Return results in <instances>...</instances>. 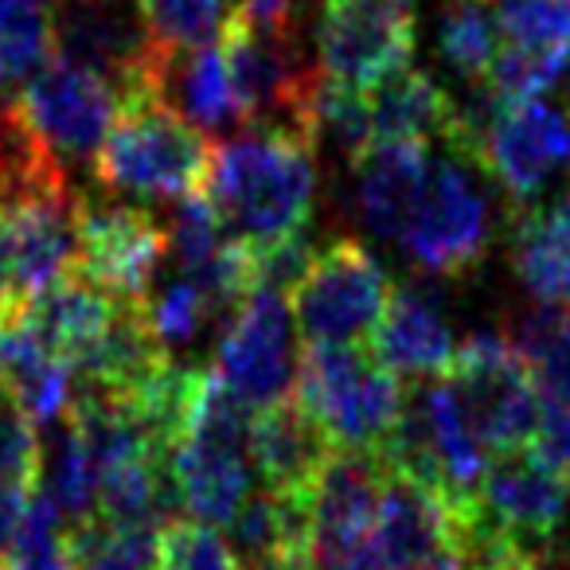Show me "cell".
<instances>
[{
    "label": "cell",
    "mask_w": 570,
    "mask_h": 570,
    "mask_svg": "<svg viewBox=\"0 0 570 570\" xmlns=\"http://www.w3.org/2000/svg\"><path fill=\"white\" fill-rule=\"evenodd\" d=\"M317 184V145L309 137L250 121L215 149L207 191L227 230L258 246L309 227Z\"/></svg>",
    "instance_id": "6da1fadb"
},
{
    "label": "cell",
    "mask_w": 570,
    "mask_h": 570,
    "mask_svg": "<svg viewBox=\"0 0 570 570\" xmlns=\"http://www.w3.org/2000/svg\"><path fill=\"white\" fill-rule=\"evenodd\" d=\"M212 160L215 149L204 129L157 95H129L95 157V180L110 196L184 199L207 188Z\"/></svg>",
    "instance_id": "7a4b0ae2"
},
{
    "label": "cell",
    "mask_w": 570,
    "mask_h": 570,
    "mask_svg": "<svg viewBox=\"0 0 570 570\" xmlns=\"http://www.w3.org/2000/svg\"><path fill=\"white\" fill-rule=\"evenodd\" d=\"M294 403L333 450H383L403 419L406 391L372 344H305Z\"/></svg>",
    "instance_id": "3957f363"
},
{
    "label": "cell",
    "mask_w": 570,
    "mask_h": 570,
    "mask_svg": "<svg viewBox=\"0 0 570 570\" xmlns=\"http://www.w3.org/2000/svg\"><path fill=\"white\" fill-rule=\"evenodd\" d=\"M492 235H497V212L489 188L476 176L473 160L453 153L430 168L426 188L399 246L419 274L461 277L484 262Z\"/></svg>",
    "instance_id": "277c9868"
},
{
    "label": "cell",
    "mask_w": 570,
    "mask_h": 570,
    "mask_svg": "<svg viewBox=\"0 0 570 570\" xmlns=\"http://www.w3.org/2000/svg\"><path fill=\"white\" fill-rule=\"evenodd\" d=\"M32 137L71 173L75 165H90L110 134L121 110V95L87 67L71 63L56 51L12 98Z\"/></svg>",
    "instance_id": "5b68a950"
},
{
    "label": "cell",
    "mask_w": 570,
    "mask_h": 570,
    "mask_svg": "<svg viewBox=\"0 0 570 570\" xmlns=\"http://www.w3.org/2000/svg\"><path fill=\"white\" fill-rule=\"evenodd\" d=\"M387 302V269L367 246L356 238H333L294 289V317L309 344H372Z\"/></svg>",
    "instance_id": "8992f818"
},
{
    "label": "cell",
    "mask_w": 570,
    "mask_h": 570,
    "mask_svg": "<svg viewBox=\"0 0 570 570\" xmlns=\"http://www.w3.org/2000/svg\"><path fill=\"white\" fill-rule=\"evenodd\" d=\"M51 40L59 56L102 75L121 98L153 95L165 59L137 0H56Z\"/></svg>",
    "instance_id": "52a82bcc"
},
{
    "label": "cell",
    "mask_w": 570,
    "mask_h": 570,
    "mask_svg": "<svg viewBox=\"0 0 570 570\" xmlns=\"http://www.w3.org/2000/svg\"><path fill=\"white\" fill-rule=\"evenodd\" d=\"M297 317L277 289H254L215 344V375L254 414L285 403L297 383Z\"/></svg>",
    "instance_id": "ba28073f"
},
{
    "label": "cell",
    "mask_w": 570,
    "mask_h": 570,
    "mask_svg": "<svg viewBox=\"0 0 570 570\" xmlns=\"http://www.w3.org/2000/svg\"><path fill=\"white\" fill-rule=\"evenodd\" d=\"M450 380L489 453H504V458L523 453L531 430H535L543 395H539L535 380L528 375L512 341L489 333V328L473 333L458 348Z\"/></svg>",
    "instance_id": "9c48e42d"
},
{
    "label": "cell",
    "mask_w": 570,
    "mask_h": 570,
    "mask_svg": "<svg viewBox=\"0 0 570 570\" xmlns=\"http://www.w3.org/2000/svg\"><path fill=\"white\" fill-rule=\"evenodd\" d=\"M419 0H325L317 63L328 82L367 90L411 67Z\"/></svg>",
    "instance_id": "30bf717a"
},
{
    "label": "cell",
    "mask_w": 570,
    "mask_h": 570,
    "mask_svg": "<svg viewBox=\"0 0 570 570\" xmlns=\"http://www.w3.org/2000/svg\"><path fill=\"white\" fill-rule=\"evenodd\" d=\"M79 258V196L43 191L0 207V305H28Z\"/></svg>",
    "instance_id": "8fae6325"
},
{
    "label": "cell",
    "mask_w": 570,
    "mask_h": 570,
    "mask_svg": "<svg viewBox=\"0 0 570 570\" xmlns=\"http://www.w3.org/2000/svg\"><path fill=\"white\" fill-rule=\"evenodd\" d=\"M391 465L380 450H333L313 481L309 508V559L317 570H348L372 535L387 492Z\"/></svg>",
    "instance_id": "7c38bea8"
},
{
    "label": "cell",
    "mask_w": 570,
    "mask_h": 570,
    "mask_svg": "<svg viewBox=\"0 0 570 570\" xmlns=\"http://www.w3.org/2000/svg\"><path fill=\"white\" fill-rule=\"evenodd\" d=\"M168 254V227L141 204L79 196L75 269L118 302H145Z\"/></svg>",
    "instance_id": "4fadbf2b"
},
{
    "label": "cell",
    "mask_w": 570,
    "mask_h": 570,
    "mask_svg": "<svg viewBox=\"0 0 570 570\" xmlns=\"http://www.w3.org/2000/svg\"><path fill=\"white\" fill-rule=\"evenodd\" d=\"M461 508L465 504H453L450 497L414 476L391 473L372 535L348 562V570H422L426 562L453 551Z\"/></svg>",
    "instance_id": "5bb4252c"
},
{
    "label": "cell",
    "mask_w": 570,
    "mask_h": 570,
    "mask_svg": "<svg viewBox=\"0 0 570 570\" xmlns=\"http://www.w3.org/2000/svg\"><path fill=\"white\" fill-rule=\"evenodd\" d=\"M570 160V114L543 98H523L500 110L484 137L476 168L492 176L512 199V212L535 204L559 165Z\"/></svg>",
    "instance_id": "9a60e30c"
},
{
    "label": "cell",
    "mask_w": 570,
    "mask_h": 570,
    "mask_svg": "<svg viewBox=\"0 0 570 570\" xmlns=\"http://www.w3.org/2000/svg\"><path fill=\"white\" fill-rule=\"evenodd\" d=\"M426 141H375L352 160V212L380 243H399L426 188Z\"/></svg>",
    "instance_id": "2e32d148"
},
{
    "label": "cell",
    "mask_w": 570,
    "mask_h": 570,
    "mask_svg": "<svg viewBox=\"0 0 570 570\" xmlns=\"http://www.w3.org/2000/svg\"><path fill=\"white\" fill-rule=\"evenodd\" d=\"M476 508L500 528L531 543H547L570 512V476L551 473L528 453H508L504 461L489 465L476 489Z\"/></svg>",
    "instance_id": "e0dca14e"
},
{
    "label": "cell",
    "mask_w": 570,
    "mask_h": 570,
    "mask_svg": "<svg viewBox=\"0 0 570 570\" xmlns=\"http://www.w3.org/2000/svg\"><path fill=\"white\" fill-rule=\"evenodd\" d=\"M372 352L399 375L442 380L458 360V341L434 297H426L414 285H395L372 333Z\"/></svg>",
    "instance_id": "ac0fdd59"
},
{
    "label": "cell",
    "mask_w": 570,
    "mask_h": 570,
    "mask_svg": "<svg viewBox=\"0 0 570 570\" xmlns=\"http://www.w3.org/2000/svg\"><path fill=\"white\" fill-rule=\"evenodd\" d=\"M153 95L173 106L184 121L204 129L207 137L230 134V129L238 134L243 126H250L243 102H238L235 82H230L223 43L196 51H165Z\"/></svg>",
    "instance_id": "d6986e66"
},
{
    "label": "cell",
    "mask_w": 570,
    "mask_h": 570,
    "mask_svg": "<svg viewBox=\"0 0 570 570\" xmlns=\"http://www.w3.org/2000/svg\"><path fill=\"white\" fill-rule=\"evenodd\" d=\"M180 508H188L191 520L230 523L238 508L250 497V450L246 445L215 442V438H180L168 453Z\"/></svg>",
    "instance_id": "ffe728a7"
},
{
    "label": "cell",
    "mask_w": 570,
    "mask_h": 570,
    "mask_svg": "<svg viewBox=\"0 0 570 570\" xmlns=\"http://www.w3.org/2000/svg\"><path fill=\"white\" fill-rule=\"evenodd\" d=\"M121 305L126 302L110 297L102 285H95L75 269V274H63L59 282H51L43 294H36L24 305V317L36 328V336L48 344V352H56L71 367H79L90 356V348L110 333Z\"/></svg>",
    "instance_id": "44dd1931"
},
{
    "label": "cell",
    "mask_w": 570,
    "mask_h": 570,
    "mask_svg": "<svg viewBox=\"0 0 570 570\" xmlns=\"http://www.w3.org/2000/svg\"><path fill=\"white\" fill-rule=\"evenodd\" d=\"M328 453H333V445L321 434V426L289 399L254 414L250 461L269 492L309 497Z\"/></svg>",
    "instance_id": "7402d4cb"
},
{
    "label": "cell",
    "mask_w": 570,
    "mask_h": 570,
    "mask_svg": "<svg viewBox=\"0 0 570 570\" xmlns=\"http://www.w3.org/2000/svg\"><path fill=\"white\" fill-rule=\"evenodd\" d=\"M512 269L539 305H570V196L512 212Z\"/></svg>",
    "instance_id": "603a6c76"
},
{
    "label": "cell",
    "mask_w": 570,
    "mask_h": 570,
    "mask_svg": "<svg viewBox=\"0 0 570 570\" xmlns=\"http://www.w3.org/2000/svg\"><path fill=\"white\" fill-rule=\"evenodd\" d=\"M364 102H367V126H372V145H375V141H426V137H442L445 121H450L453 98L426 71L403 67V71L367 87Z\"/></svg>",
    "instance_id": "cb8c5ba5"
},
{
    "label": "cell",
    "mask_w": 570,
    "mask_h": 570,
    "mask_svg": "<svg viewBox=\"0 0 570 570\" xmlns=\"http://www.w3.org/2000/svg\"><path fill=\"white\" fill-rule=\"evenodd\" d=\"M504 336L520 352L539 395L570 403V305H531L515 313Z\"/></svg>",
    "instance_id": "d4e9b609"
},
{
    "label": "cell",
    "mask_w": 570,
    "mask_h": 570,
    "mask_svg": "<svg viewBox=\"0 0 570 570\" xmlns=\"http://www.w3.org/2000/svg\"><path fill=\"white\" fill-rule=\"evenodd\" d=\"M160 51L215 48L246 17L243 0H137Z\"/></svg>",
    "instance_id": "484cf974"
},
{
    "label": "cell",
    "mask_w": 570,
    "mask_h": 570,
    "mask_svg": "<svg viewBox=\"0 0 570 570\" xmlns=\"http://www.w3.org/2000/svg\"><path fill=\"white\" fill-rule=\"evenodd\" d=\"M51 56V17L40 0H0V102H12Z\"/></svg>",
    "instance_id": "4316f807"
},
{
    "label": "cell",
    "mask_w": 570,
    "mask_h": 570,
    "mask_svg": "<svg viewBox=\"0 0 570 570\" xmlns=\"http://www.w3.org/2000/svg\"><path fill=\"white\" fill-rule=\"evenodd\" d=\"M497 32L500 24L489 0H450L438 20V51L453 75L476 82L489 75L500 51Z\"/></svg>",
    "instance_id": "83f0119b"
},
{
    "label": "cell",
    "mask_w": 570,
    "mask_h": 570,
    "mask_svg": "<svg viewBox=\"0 0 570 570\" xmlns=\"http://www.w3.org/2000/svg\"><path fill=\"white\" fill-rule=\"evenodd\" d=\"M43 481H48V497L59 504V512L75 523L98 520V469L90 461L82 438L63 419V430H56L48 453H43Z\"/></svg>",
    "instance_id": "f1b7e54d"
},
{
    "label": "cell",
    "mask_w": 570,
    "mask_h": 570,
    "mask_svg": "<svg viewBox=\"0 0 570 570\" xmlns=\"http://www.w3.org/2000/svg\"><path fill=\"white\" fill-rule=\"evenodd\" d=\"M453 554L461 559V570H547L543 551L531 547V539L492 523L476 500L461 508Z\"/></svg>",
    "instance_id": "f546056e"
},
{
    "label": "cell",
    "mask_w": 570,
    "mask_h": 570,
    "mask_svg": "<svg viewBox=\"0 0 570 570\" xmlns=\"http://www.w3.org/2000/svg\"><path fill=\"white\" fill-rule=\"evenodd\" d=\"M67 515L43 489H36L32 508H28L24 523H20L17 539L4 554L0 567L4 570H79L71 551V531L63 528Z\"/></svg>",
    "instance_id": "4dcf8cb0"
},
{
    "label": "cell",
    "mask_w": 570,
    "mask_h": 570,
    "mask_svg": "<svg viewBox=\"0 0 570 570\" xmlns=\"http://www.w3.org/2000/svg\"><path fill=\"white\" fill-rule=\"evenodd\" d=\"M157 528H114L87 520L71 528V551L79 570H157Z\"/></svg>",
    "instance_id": "1f68e13d"
},
{
    "label": "cell",
    "mask_w": 570,
    "mask_h": 570,
    "mask_svg": "<svg viewBox=\"0 0 570 570\" xmlns=\"http://www.w3.org/2000/svg\"><path fill=\"white\" fill-rule=\"evenodd\" d=\"M504 43L570 59V0H489Z\"/></svg>",
    "instance_id": "d6a6232c"
},
{
    "label": "cell",
    "mask_w": 570,
    "mask_h": 570,
    "mask_svg": "<svg viewBox=\"0 0 570 570\" xmlns=\"http://www.w3.org/2000/svg\"><path fill=\"white\" fill-rule=\"evenodd\" d=\"M157 570H243V559L212 523L168 520L157 535Z\"/></svg>",
    "instance_id": "836d02e7"
},
{
    "label": "cell",
    "mask_w": 570,
    "mask_h": 570,
    "mask_svg": "<svg viewBox=\"0 0 570 570\" xmlns=\"http://www.w3.org/2000/svg\"><path fill=\"white\" fill-rule=\"evenodd\" d=\"M141 309H145V321H149L153 336H157L165 348H173V344H191L199 336V328L215 317L204 289H199L191 277L168 282L160 294L145 297Z\"/></svg>",
    "instance_id": "e575fe53"
},
{
    "label": "cell",
    "mask_w": 570,
    "mask_h": 570,
    "mask_svg": "<svg viewBox=\"0 0 570 570\" xmlns=\"http://www.w3.org/2000/svg\"><path fill=\"white\" fill-rule=\"evenodd\" d=\"M223 230H227L223 215L215 212L212 199H204L199 191L196 196H184L180 204H176L173 223H168V250L180 258L184 274H196L199 266H207V262L227 246Z\"/></svg>",
    "instance_id": "d590c367"
},
{
    "label": "cell",
    "mask_w": 570,
    "mask_h": 570,
    "mask_svg": "<svg viewBox=\"0 0 570 570\" xmlns=\"http://www.w3.org/2000/svg\"><path fill=\"white\" fill-rule=\"evenodd\" d=\"M0 476L40 489L43 481V442L40 426L0 391Z\"/></svg>",
    "instance_id": "8d00e7d4"
},
{
    "label": "cell",
    "mask_w": 570,
    "mask_h": 570,
    "mask_svg": "<svg viewBox=\"0 0 570 570\" xmlns=\"http://www.w3.org/2000/svg\"><path fill=\"white\" fill-rule=\"evenodd\" d=\"M313 258H317V246L309 243L305 230H297V235H285V238H274V243L254 246V274H258L262 289L294 294L297 285L305 282V274H309Z\"/></svg>",
    "instance_id": "74e56055"
},
{
    "label": "cell",
    "mask_w": 570,
    "mask_h": 570,
    "mask_svg": "<svg viewBox=\"0 0 570 570\" xmlns=\"http://www.w3.org/2000/svg\"><path fill=\"white\" fill-rule=\"evenodd\" d=\"M523 453H528L531 461H539L543 469H551V473L570 476V403L543 399L535 430H531Z\"/></svg>",
    "instance_id": "f35d334b"
},
{
    "label": "cell",
    "mask_w": 570,
    "mask_h": 570,
    "mask_svg": "<svg viewBox=\"0 0 570 570\" xmlns=\"http://www.w3.org/2000/svg\"><path fill=\"white\" fill-rule=\"evenodd\" d=\"M36 489L32 484H20L12 476H0V554L9 551L12 539H17L20 523H24L28 508H32Z\"/></svg>",
    "instance_id": "ab89813d"
},
{
    "label": "cell",
    "mask_w": 570,
    "mask_h": 570,
    "mask_svg": "<svg viewBox=\"0 0 570 570\" xmlns=\"http://www.w3.org/2000/svg\"><path fill=\"white\" fill-rule=\"evenodd\" d=\"M246 20L258 28H294V0H243Z\"/></svg>",
    "instance_id": "60d3db41"
},
{
    "label": "cell",
    "mask_w": 570,
    "mask_h": 570,
    "mask_svg": "<svg viewBox=\"0 0 570 570\" xmlns=\"http://www.w3.org/2000/svg\"><path fill=\"white\" fill-rule=\"evenodd\" d=\"M246 570H317L309 554H274V559H262Z\"/></svg>",
    "instance_id": "b9f144b4"
},
{
    "label": "cell",
    "mask_w": 570,
    "mask_h": 570,
    "mask_svg": "<svg viewBox=\"0 0 570 570\" xmlns=\"http://www.w3.org/2000/svg\"><path fill=\"white\" fill-rule=\"evenodd\" d=\"M422 570H461V559L453 551H445L442 559H434V562H426Z\"/></svg>",
    "instance_id": "7bdbcfd3"
},
{
    "label": "cell",
    "mask_w": 570,
    "mask_h": 570,
    "mask_svg": "<svg viewBox=\"0 0 570 570\" xmlns=\"http://www.w3.org/2000/svg\"><path fill=\"white\" fill-rule=\"evenodd\" d=\"M567 87H570V79H567Z\"/></svg>",
    "instance_id": "ee69618b"
},
{
    "label": "cell",
    "mask_w": 570,
    "mask_h": 570,
    "mask_svg": "<svg viewBox=\"0 0 570 570\" xmlns=\"http://www.w3.org/2000/svg\"><path fill=\"white\" fill-rule=\"evenodd\" d=\"M0 570H4V567H0Z\"/></svg>",
    "instance_id": "f6af8a7d"
}]
</instances>
